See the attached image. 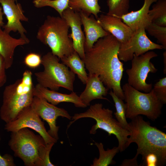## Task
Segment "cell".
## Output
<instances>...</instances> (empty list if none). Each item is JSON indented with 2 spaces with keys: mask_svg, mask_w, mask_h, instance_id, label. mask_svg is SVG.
Returning <instances> with one entry per match:
<instances>
[{
  "mask_svg": "<svg viewBox=\"0 0 166 166\" xmlns=\"http://www.w3.org/2000/svg\"><path fill=\"white\" fill-rule=\"evenodd\" d=\"M138 156L136 155L134 158L130 160H124L121 166H138L136 161Z\"/></svg>",
  "mask_w": 166,
  "mask_h": 166,
  "instance_id": "836d02e7",
  "label": "cell"
},
{
  "mask_svg": "<svg viewBox=\"0 0 166 166\" xmlns=\"http://www.w3.org/2000/svg\"><path fill=\"white\" fill-rule=\"evenodd\" d=\"M31 105L40 117L47 122L49 127L47 132L50 136L57 140L59 126L56 120L59 117L71 120L72 117L67 111L49 103L45 99L34 96Z\"/></svg>",
  "mask_w": 166,
  "mask_h": 166,
  "instance_id": "7c38bea8",
  "label": "cell"
},
{
  "mask_svg": "<svg viewBox=\"0 0 166 166\" xmlns=\"http://www.w3.org/2000/svg\"><path fill=\"white\" fill-rule=\"evenodd\" d=\"M148 34L157 40V42L166 49V26L151 23L146 28Z\"/></svg>",
  "mask_w": 166,
  "mask_h": 166,
  "instance_id": "4316f807",
  "label": "cell"
},
{
  "mask_svg": "<svg viewBox=\"0 0 166 166\" xmlns=\"http://www.w3.org/2000/svg\"><path fill=\"white\" fill-rule=\"evenodd\" d=\"M33 93L34 96L43 98L54 105L60 103L67 102L74 104L77 107L85 108L86 107L79 96L73 91L70 94L62 93L49 89L38 84L34 87Z\"/></svg>",
  "mask_w": 166,
  "mask_h": 166,
  "instance_id": "2e32d148",
  "label": "cell"
},
{
  "mask_svg": "<svg viewBox=\"0 0 166 166\" xmlns=\"http://www.w3.org/2000/svg\"><path fill=\"white\" fill-rule=\"evenodd\" d=\"M108 14L120 17L128 13L129 0H107Z\"/></svg>",
  "mask_w": 166,
  "mask_h": 166,
  "instance_id": "484cf974",
  "label": "cell"
},
{
  "mask_svg": "<svg viewBox=\"0 0 166 166\" xmlns=\"http://www.w3.org/2000/svg\"><path fill=\"white\" fill-rule=\"evenodd\" d=\"M6 69L4 59L0 55V88L3 86L7 81Z\"/></svg>",
  "mask_w": 166,
  "mask_h": 166,
  "instance_id": "4dcf8cb0",
  "label": "cell"
},
{
  "mask_svg": "<svg viewBox=\"0 0 166 166\" xmlns=\"http://www.w3.org/2000/svg\"><path fill=\"white\" fill-rule=\"evenodd\" d=\"M32 75L30 71L26 70L21 79L5 87L0 117L6 123L15 120L24 109L31 104L34 97Z\"/></svg>",
  "mask_w": 166,
  "mask_h": 166,
  "instance_id": "3957f363",
  "label": "cell"
},
{
  "mask_svg": "<svg viewBox=\"0 0 166 166\" xmlns=\"http://www.w3.org/2000/svg\"><path fill=\"white\" fill-rule=\"evenodd\" d=\"M128 123L130 133L126 148L132 143L137 146L136 155L142 156V160L150 153L156 154L158 159V166L164 165L166 161V134L138 115L131 119Z\"/></svg>",
  "mask_w": 166,
  "mask_h": 166,
  "instance_id": "7a4b0ae2",
  "label": "cell"
},
{
  "mask_svg": "<svg viewBox=\"0 0 166 166\" xmlns=\"http://www.w3.org/2000/svg\"><path fill=\"white\" fill-rule=\"evenodd\" d=\"M59 59L49 52L42 57L43 71L34 73L36 80L42 86L57 91L60 87L73 91L75 74L67 66L59 62Z\"/></svg>",
  "mask_w": 166,
  "mask_h": 166,
  "instance_id": "8992f818",
  "label": "cell"
},
{
  "mask_svg": "<svg viewBox=\"0 0 166 166\" xmlns=\"http://www.w3.org/2000/svg\"><path fill=\"white\" fill-rule=\"evenodd\" d=\"M86 86L84 91L79 96L83 103L87 107L90 102L96 99L109 100L104 97L108 93L109 89L104 85L99 77L95 74H89Z\"/></svg>",
  "mask_w": 166,
  "mask_h": 166,
  "instance_id": "ac0fdd59",
  "label": "cell"
},
{
  "mask_svg": "<svg viewBox=\"0 0 166 166\" xmlns=\"http://www.w3.org/2000/svg\"><path fill=\"white\" fill-rule=\"evenodd\" d=\"M3 14L2 8L0 6V27H3L5 25L3 22Z\"/></svg>",
  "mask_w": 166,
  "mask_h": 166,
  "instance_id": "e575fe53",
  "label": "cell"
},
{
  "mask_svg": "<svg viewBox=\"0 0 166 166\" xmlns=\"http://www.w3.org/2000/svg\"><path fill=\"white\" fill-rule=\"evenodd\" d=\"M109 94L112 97L115 104L116 112L114 114L117 120L122 125L124 128L128 130V123L126 120V107L123 100L117 96L111 90Z\"/></svg>",
  "mask_w": 166,
  "mask_h": 166,
  "instance_id": "d4e9b609",
  "label": "cell"
},
{
  "mask_svg": "<svg viewBox=\"0 0 166 166\" xmlns=\"http://www.w3.org/2000/svg\"><path fill=\"white\" fill-rule=\"evenodd\" d=\"M45 144L41 136L35 135L28 128L11 132L8 142L14 156L20 158L26 166H37L39 151Z\"/></svg>",
  "mask_w": 166,
  "mask_h": 166,
  "instance_id": "ba28073f",
  "label": "cell"
},
{
  "mask_svg": "<svg viewBox=\"0 0 166 166\" xmlns=\"http://www.w3.org/2000/svg\"><path fill=\"white\" fill-rule=\"evenodd\" d=\"M24 128H30L36 131L42 136L46 144L57 142V140L49 134L44 122L31 105L24 109L15 120L6 123L4 129L12 132Z\"/></svg>",
  "mask_w": 166,
  "mask_h": 166,
  "instance_id": "8fae6325",
  "label": "cell"
},
{
  "mask_svg": "<svg viewBox=\"0 0 166 166\" xmlns=\"http://www.w3.org/2000/svg\"><path fill=\"white\" fill-rule=\"evenodd\" d=\"M29 42L27 38H14L0 27V55L4 59L6 69L10 68L13 64L16 48L28 44Z\"/></svg>",
  "mask_w": 166,
  "mask_h": 166,
  "instance_id": "d6986e66",
  "label": "cell"
},
{
  "mask_svg": "<svg viewBox=\"0 0 166 166\" xmlns=\"http://www.w3.org/2000/svg\"><path fill=\"white\" fill-rule=\"evenodd\" d=\"M69 28L62 17L48 15L38 29L37 38L48 45L51 53L61 59L75 51L72 40L68 34Z\"/></svg>",
  "mask_w": 166,
  "mask_h": 166,
  "instance_id": "277c9868",
  "label": "cell"
},
{
  "mask_svg": "<svg viewBox=\"0 0 166 166\" xmlns=\"http://www.w3.org/2000/svg\"><path fill=\"white\" fill-rule=\"evenodd\" d=\"M55 143L46 144L40 148L39 152V159L37 166H54L50 161L49 154Z\"/></svg>",
  "mask_w": 166,
  "mask_h": 166,
  "instance_id": "83f0119b",
  "label": "cell"
},
{
  "mask_svg": "<svg viewBox=\"0 0 166 166\" xmlns=\"http://www.w3.org/2000/svg\"><path fill=\"white\" fill-rule=\"evenodd\" d=\"M146 166H158V159L157 156L154 153H150L145 157L143 160Z\"/></svg>",
  "mask_w": 166,
  "mask_h": 166,
  "instance_id": "d6a6232c",
  "label": "cell"
},
{
  "mask_svg": "<svg viewBox=\"0 0 166 166\" xmlns=\"http://www.w3.org/2000/svg\"><path fill=\"white\" fill-rule=\"evenodd\" d=\"M61 17L65 20L71 28V33L69 35L72 40L75 51L83 60L85 55V38L82 30V22L79 13L68 7L63 11Z\"/></svg>",
  "mask_w": 166,
  "mask_h": 166,
  "instance_id": "5bb4252c",
  "label": "cell"
},
{
  "mask_svg": "<svg viewBox=\"0 0 166 166\" xmlns=\"http://www.w3.org/2000/svg\"><path fill=\"white\" fill-rule=\"evenodd\" d=\"M158 0H144L143 5L139 10L132 11L119 18L133 31L140 28L145 29L152 23L148 14L150 6L152 3Z\"/></svg>",
  "mask_w": 166,
  "mask_h": 166,
  "instance_id": "ffe728a7",
  "label": "cell"
},
{
  "mask_svg": "<svg viewBox=\"0 0 166 166\" xmlns=\"http://www.w3.org/2000/svg\"><path fill=\"white\" fill-rule=\"evenodd\" d=\"M148 14L152 23L166 26V0H158Z\"/></svg>",
  "mask_w": 166,
  "mask_h": 166,
  "instance_id": "cb8c5ba5",
  "label": "cell"
},
{
  "mask_svg": "<svg viewBox=\"0 0 166 166\" xmlns=\"http://www.w3.org/2000/svg\"><path fill=\"white\" fill-rule=\"evenodd\" d=\"M16 0H0L3 14L6 16L7 23L2 27L3 30L10 33L18 32L20 37L27 38L25 35L26 30L21 21L28 22V18L24 14L21 4L15 3Z\"/></svg>",
  "mask_w": 166,
  "mask_h": 166,
  "instance_id": "4fadbf2b",
  "label": "cell"
},
{
  "mask_svg": "<svg viewBox=\"0 0 166 166\" xmlns=\"http://www.w3.org/2000/svg\"><path fill=\"white\" fill-rule=\"evenodd\" d=\"M79 13L85 34V51L92 48L99 39L107 35L109 33L103 29L93 15L89 16L81 12Z\"/></svg>",
  "mask_w": 166,
  "mask_h": 166,
  "instance_id": "e0dca14e",
  "label": "cell"
},
{
  "mask_svg": "<svg viewBox=\"0 0 166 166\" xmlns=\"http://www.w3.org/2000/svg\"><path fill=\"white\" fill-rule=\"evenodd\" d=\"M24 63L28 67L35 69L41 64L42 57L38 54L30 53L27 54L25 57Z\"/></svg>",
  "mask_w": 166,
  "mask_h": 166,
  "instance_id": "f546056e",
  "label": "cell"
},
{
  "mask_svg": "<svg viewBox=\"0 0 166 166\" xmlns=\"http://www.w3.org/2000/svg\"><path fill=\"white\" fill-rule=\"evenodd\" d=\"M163 49L162 45L155 43L149 39L144 28H140L133 31L128 41L120 43L118 57L121 61L126 62L132 59L133 55L138 56L150 50Z\"/></svg>",
  "mask_w": 166,
  "mask_h": 166,
  "instance_id": "30bf717a",
  "label": "cell"
},
{
  "mask_svg": "<svg viewBox=\"0 0 166 166\" xmlns=\"http://www.w3.org/2000/svg\"><path fill=\"white\" fill-rule=\"evenodd\" d=\"M120 43L112 35L99 39L90 49L85 51L82 60L89 74L97 75L109 89L124 100L121 81L124 64L118 57Z\"/></svg>",
  "mask_w": 166,
  "mask_h": 166,
  "instance_id": "6da1fadb",
  "label": "cell"
},
{
  "mask_svg": "<svg viewBox=\"0 0 166 166\" xmlns=\"http://www.w3.org/2000/svg\"><path fill=\"white\" fill-rule=\"evenodd\" d=\"M164 58V68L163 72L164 74H166V51H165L163 53Z\"/></svg>",
  "mask_w": 166,
  "mask_h": 166,
  "instance_id": "d590c367",
  "label": "cell"
},
{
  "mask_svg": "<svg viewBox=\"0 0 166 166\" xmlns=\"http://www.w3.org/2000/svg\"><path fill=\"white\" fill-rule=\"evenodd\" d=\"M62 63L69 67L82 83L85 84L88 76L85 70V65L83 60L75 51L70 55L65 56L61 59Z\"/></svg>",
  "mask_w": 166,
  "mask_h": 166,
  "instance_id": "44dd1931",
  "label": "cell"
},
{
  "mask_svg": "<svg viewBox=\"0 0 166 166\" xmlns=\"http://www.w3.org/2000/svg\"><path fill=\"white\" fill-rule=\"evenodd\" d=\"M153 89L158 98L163 104L166 103V77L160 79L154 85Z\"/></svg>",
  "mask_w": 166,
  "mask_h": 166,
  "instance_id": "f1b7e54d",
  "label": "cell"
},
{
  "mask_svg": "<svg viewBox=\"0 0 166 166\" xmlns=\"http://www.w3.org/2000/svg\"><path fill=\"white\" fill-rule=\"evenodd\" d=\"M1 140L0 136V141ZM15 164L12 156L10 154H6L2 156L0 153V166H14Z\"/></svg>",
  "mask_w": 166,
  "mask_h": 166,
  "instance_id": "1f68e13d",
  "label": "cell"
},
{
  "mask_svg": "<svg viewBox=\"0 0 166 166\" xmlns=\"http://www.w3.org/2000/svg\"><path fill=\"white\" fill-rule=\"evenodd\" d=\"M99 0H69V7L75 11L81 12L87 15H93L97 19L101 8Z\"/></svg>",
  "mask_w": 166,
  "mask_h": 166,
  "instance_id": "7402d4cb",
  "label": "cell"
},
{
  "mask_svg": "<svg viewBox=\"0 0 166 166\" xmlns=\"http://www.w3.org/2000/svg\"><path fill=\"white\" fill-rule=\"evenodd\" d=\"M95 144L98 149L99 156L98 158H94L91 166H108L115 163L113 159L119 151L118 147H114L111 149L108 148L105 150L102 143L95 142Z\"/></svg>",
  "mask_w": 166,
  "mask_h": 166,
  "instance_id": "603a6c76",
  "label": "cell"
},
{
  "mask_svg": "<svg viewBox=\"0 0 166 166\" xmlns=\"http://www.w3.org/2000/svg\"><path fill=\"white\" fill-rule=\"evenodd\" d=\"M112 110L103 107L102 104L97 103L91 105L85 112L75 113L72 117L71 121L68 126V128L77 120L82 118H90L94 119L96 124L93 125L90 130L91 134H95L98 129L105 131L109 136L115 135L118 142V148L122 152L126 148V144L128 136L129 131L123 127L119 122L113 118Z\"/></svg>",
  "mask_w": 166,
  "mask_h": 166,
  "instance_id": "5b68a950",
  "label": "cell"
},
{
  "mask_svg": "<svg viewBox=\"0 0 166 166\" xmlns=\"http://www.w3.org/2000/svg\"><path fill=\"white\" fill-rule=\"evenodd\" d=\"M157 56L155 52L151 50L138 56L133 55L131 67L126 70L127 83L139 91L149 92L152 89V84L147 83L146 79L149 73H155L157 71L150 60Z\"/></svg>",
  "mask_w": 166,
  "mask_h": 166,
  "instance_id": "9c48e42d",
  "label": "cell"
},
{
  "mask_svg": "<svg viewBox=\"0 0 166 166\" xmlns=\"http://www.w3.org/2000/svg\"><path fill=\"white\" fill-rule=\"evenodd\" d=\"M103 29L113 36L121 44L128 41L133 31L119 18L109 14H102L96 19Z\"/></svg>",
  "mask_w": 166,
  "mask_h": 166,
  "instance_id": "9a60e30c",
  "label": "cell"
},
{
  "mask_svg": "<svg viewBox=\"0 0 166 166\" xmlns=\"http://www.w3.org/2000/svg\"><path fill=\"white\" fill-rule=\"evenodd\" d=\"M122 88L126 102V118L131 119L142 115L155 120L160 116L163 104L153 89L149 92L143 93L128 83L125 84Z\"/></svg>",
  "mask_w": 166,
  "mask_h": 166,
  "instance_id": "52a82bcc",
  "label": "cell"
}]
</instances>
